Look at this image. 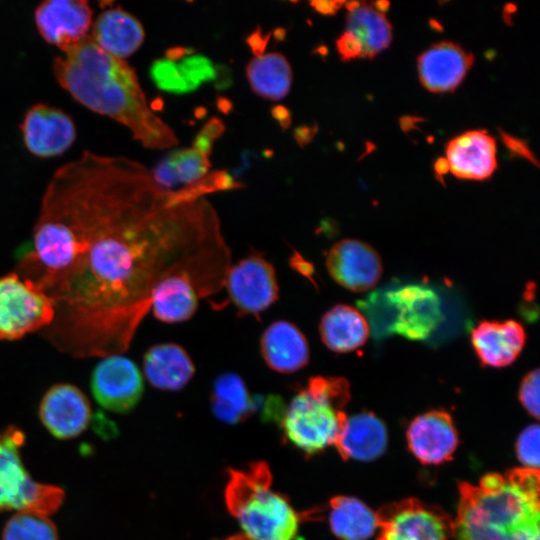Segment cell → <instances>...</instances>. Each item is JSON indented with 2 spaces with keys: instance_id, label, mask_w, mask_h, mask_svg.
<instances>
[{
  "instance_id": "6da1fadb",
  "label": "cell",
  "mask_w": 540,
  "mask_h": 540,
  "mask_svg": "<svg viewBox=\"0 0 540 540\" xmlns=\"http://www.w3.org/2000/svg\"><path fill=\"white\" fill-rule=\"evenodd\" d=\"M54 279L46 335L75 357L122 354L156 287L188 279L199 297L224 288L231 266L211 203L160 187L150 169L84 152L50 179L33 230Z\"/></svg>"
},
{
  "instance_id": "7a4b0ae2",
  "label": "cell",
  "mask_w": 540,
  "mask_h": 540,
  "mask_svg": "<svg viewBox=\"0 0 540 540\" xmlns=\"http://www.w3.org/2000/svg\"><path fill=\"white\" fill-rule=\"evenodd\" d=\"M52 69L76 101L128 128L144 147L178 145L173 129L150 108L134 69L101 49L90 35L55 58Z\"/></svg>"
},
{
  "instance_id": "3957f363",
  "label": "cell",
  "mask_w": 540,
  "mask_h": 540,
  "mask_svg": "<svg viewBox=\"0 0 540 540\" xmlns=\"http://www.w3.org/2000/svg\"><path fill=\"white\" fill-rule=\"evenodd\" d=\"M456 540H539V469L515 468L459 484Z\"/></svg>"
},
{
  "instance_id": "277c9868",
  "label": "cell",
  "mask_w": 540,
  "mask_h": 540,
  "mask_svg": "<svg viewBox=\"0 0 540 540\" xmlns=\"http://www.w3.org/2000/svg\"><path fill=\"white\" fill-rule=\"evenodd\" d=\"M272 473L263 461L230 469L224 490L229 513L249 540H295L300 515L272 488Z\"/></svg>"
},
{
  "instance_id": "5b68a950",
  "label": "cell",
  "mask_w": 540,
  "mask_h": 540,
  "mask_svg": "<svg viewBox=\"0 0 540 540\" xmlns=\"http://www.w3.org/2000/svg\"><path fill=\"white\" fill-rule=\"evenodd\" d=\"M351 398L344 377L313 376L293 396L280 419L284 437L307 455L334 445Z\"/></svg>"
},
{
  "instance_id": "8992f818",
  "label": "cell",
  "mask_w": 540,
  "mask_h": 540,
  "mask_svg": "<svg viewBox=\"0 0 540 540\" xmlns=\"http://www.w3.org/2000/svg\"><path fill=\"white\" fill-rule=\"evenodd\" d=\"M24 442L25 434L17 426L0 431V512L16 510L47 517L59 510L65 492L32 479L21 457Z\"/></svg>"
},
{
  "instance_id": "52a82bcc",
  "label": "cell",
  "mask_w": 540,
  "mask_h": 540,
  "mask_svg": "<svg viewBox=\"0 0 540 540\" xmlns=\"http://www.w3.org/2000/svg\"><path fill=\"white\" fill-rule=\"evenodd\" d=\"M55 317L52 299L16 272L0 277V340H17L48 328Z\"/></svg>"
},
{
  "instance_id": "ba28073f",
  "label": "cell",
  "mask_w": 540,
  "mask_h": 540,
  "mask_svg": "<svg viewBox=\"0 0 540 540\" xmlns=\"http://www.w3.org/2000/svg\"><path fill=\"white\" fill-rule=\"evenodd\" d=\"M376 517L378 540H447L452 536L449 515L416 498L385 505Z\"/></svg>"
},
{
  "instance_id": "9c48e42d",
  "label": "cell",
  "mask_w": 540,
  "mask_h": 540,
  "mask_svg": "<svg viewBox=\"0 0 540 540\" xmlns=\"http://www.w3.org/2000/svg\"><path fill=\"white\" fill-rule=\"evenodd\" d=\"M230 302L241 315L257 318L279 298V285L273 265L260 253L251 252L231 265L225 278Z\"/></svg>"
},
{
  "instance_id": "30bf717a",
  "label": "cell",
  "mask_w": 540,
  "mask_h": 540,
  "mask_svg": "<svg viewBox=\"0 0 540 540\" xmlns=\"http://www.w3.org/2000/svg\"><path fill=\"white\" fill-rule=\"evenodd\" d=\"M390 307L389 329L411 340L428 338L442 320L441 302L428 287L410 284L386 294Z\"/></svg>"
},
{
  "instance_id": "8fae6325",
  "label": "cell",
  "mask_w": 540,
  "mask_h": 540,
  "mask_svg": "<svg viewBox=\"0 0 540 540\" xmlns=\"http://www.w3.org/2000/svg\"><path fill=\"white\" fill-rule=\"evenodd\" d=\"M91 375V391L100 406L127 413L140 401L144 381L137 365L122 354L102 357Z\"/></svg>"
},
{
  "instance_id": "7c38bea8",
  "label": "cell",
  "mask_w": 540,
  "mask_h": 540,
  "mask_svg": "<svg viewBox=\"0 0 540 540\" xmlns=\"http://www.w3.org/2000/svg\"><path fill=\"white\" fill-rule=\"evenodd\" d=\"M325 263L332 279L353 292L371 289L378 283L383 272L377 251L357 239L336 242L327 252Z\"/></svg>"
},
{
  "instance_id": "4fadbf2b",
  "label": "cell",
  "mask_w": 540,
  "mask_h": 540,
  "mask_svg": "<svg viewBox=\"0 0 540 540\" xmlns=\"http://www.w3.org/2000/svg\"><path fill=\"white\" fill-rule=\"evenodd\" d=\"M38 413L47 431L60 440L79 436L89 426L92 416L87 396L69 383L51 386L40 401Z\"/></svg>"
},
{
  "instance_id": "5bb4252c",
  "label": "cell",
  "mask_w": 540,
  "mask_h": 540,
  "mask_svg": "<svg viewBox=\"0 0 540 540\" xmlns=\"http://www.w3.org/2000/svg\"><path fill=\"white\" fill-rule=\"evenodd\" d=\"M20 128L26 148L40 158L63 154L76 138L72 118L63 110L47 104L32 106Z\"/></svg>"
},
{
  "instance_id": "9a60e30c",
  "label": "cell",
  "mask_w": 540,
  "mask_h": 540,
  "mask_svg": "<svg viewBox=\"0 0 540 540\" xmlns=\"http://www.w3.org/2000/svg\"><path fill=\"white\" fill-rule=\"evenodd\" d=\"M93 11L83 0H47L37 6L35 23L39 34L62 52L86 36Z\"/></svg>"
},
{
  "instance_id": "2e32d148",
  "label": "cell",
  "mask_w": 540,
  "mask_h": 540,
  "mask_svg": "<svg viewBox=\"0 0 540 540\" xmlns=\"http://www.w3.org/2000/svg\"><path fill=\"white\" fill-rule=\"evenodd\" d=\"M406 436L410 451L423 464L437 465L450 460L458 445L457 429L445 410L417 416Z\"/></svg>"
},
{
  "instance_id": "e0dca14e",
  "label": "cell",
  "mask_w": 540,
  "mask_h": 540,
  "mask_svg": "<svg viewBox=\"0 0 540 540\" xmlns=\"http://www.w3.org/2000/svg\"><path fill=\"white\" fill-rule=\"evenodd\" d=\"M474 55L451 41L431 45L417 59L421 85L433 93L455 90L474 64Z\"/></svg>"
},
{
  "instance_id": "ac0fdd59",
  "label": "cell",
  "mask_w": 540,
  "mask_h": 540,
  "mask_svg": "<svg viewBox=\"0 0 540 540\" xmlns=\"http://www.w3.org/2000/svg\"><path fill=\"white\" fill-rule=\"evenodd\" d=\"M497 145L485 130L466 131L446 145L449 171L465 180L488 179L497 168Z\"/></svg>"
},
{
  "instance_id": "d6986e66",
  "label": "cell",
  "mask_w": 540,
  "mask_h": 540,
  "mask_svg": "<svg viewBox=\"0 0 540 540\" xmlns=\"http://www.w3.org/2000/svg\"><path fill=\"white\" fill-rule=\"evenodd\" d=\"M523 325L513 319L481 321L471 332L473 349L483 366L503 368L511 365L526 343Z\"/></svg>"
},
{
  "instance_id": "ffe728a7",
  "label": "cell",
  "mask_w": 540,
  "mask_h": 540,
  "mask_svg": "<svg viewBox=\"0 0 540 540\" xmlns=\"http://www.w3.org/2000/svg\"><path fill=\"white\" fill-rule=\"evenodd\" d=\"M260 352L271 370L283 374L301 370L310 359V348L304 333L287 320L274 321L263 331Z\"/></svg>"
},
{
  "instance_id": "44dd1931",
  "label": "cell",
  "mask_w": 540,
  "mask_h": 540,
  "mask_svg": "<svg viewBox=\"0 0 540 540\" xmlns=\"http://www.w3.org/2000/svg\"><path fill=\"white\" fill-rule=\"evenodd\" d=\"M143 371L153 387L178 391L194 376L195 365L181 345L159 343L151 346L144 354Z\"/></svg>"
},
{
  "instance_id": "7402d4cb",
  "label": "cell",
  "mask_w": 540,
  "mask_h": 540,
  "mask_svg": "<svg viewBox=\"0 0 540 540\" xmlns=\"http://www.w3.org/2000/svg\"><path fill=\"white\" fill-rule=\"evenodd\" d=\"M334 446L345 460L371 461L385 451L387 430L373 413H358L347 417Z\"/></svg>"
},
{
  "instance_id": "603a6c76",
  "label": "cell",
  "mask_w": 540,
  "mask_h": 540,
  "mask_svg": "<svg viewBox=\"0 0 540 540\" xmlns=\"http://www.w3.org/2000/svg\"><path fill=\"white\" fill-rule=\"evenodd\" d=\"M90 37L105 52L124 60L140 48L145 32L137 18L117 7L98 16Z\"/></svg>"
},
{
  "instance_id": "cb8c5ba5",
  "label": "cell",
  "mask_w": 540,
  "mask_h": 540,
  "mask_svg": "<svg viewBox=\"0 0 540 540\" xmlns=\"http://www.w3.org/2000/svg\"><path fill=\"white\" fill-rule=\"evenodd\" d=\"M319 334L323 344L332 352L349 353L365 345L370 331L359 310L347 304H336L323 314Z\"/></svg>"
},
{
  "instance_id": "d4e9b609",
  "label": "cell",
  "mask_w": 540,
  "mask_h": 540,
  "mask_svg": "<svg viewBox=\"0 0 540 540\" xmlns=\"http://www.w3.org/2000/svg\"><path fill=\"white\" fill-rule=\"evenodd\" d=\"M345 32L360 44L362 58L372 59L388 48L392 41V26L384 13L370 3L351 1L346 3Z\"/></svg>"
},
{
  "instance_id": "484cf974",
  "label": "cell",
  "mask_w": 540,
  "mask_h": 540,
  "mask_svg": "<svg viewBox=\"0 0 540 540\" xmlns=\"http://www.w3.org/2000/svg\"><path fill=\"white\" fill-rule=\"evenodd\" d=\"M246 77L256 95L279 101L290 92L293 73L289 61L283 54L269 52L259 54L248 62Z\"/></svg>"
},
{
  "instance_id": "4316f807",
  "label": "cell",
  "mask_w": 540,
  "mask_h": 540,
  "mask_svg": "<svg viewBox=\"0 0 540 540\" xmlns=\"http://www.w3.org/2000/svg\"><path fill=\"white\" fill-rule=\"evenodd\" d=\"M254 399L242 377L234 372H225L216 377L212 386L211 408L213 414L223 422L236 424L244 421L257 409Z\"/></svg>"
},
{
  "instance_id": "83f0119b",
  "label": "cell",
  "mask_w": 540,
  "mask_h": 540,
  "mask_svg": "<svg viewBox=\"0 0 540 540\" xmlns=\"http://www.w3.org/2000/svg\"><path fill=\"white\" fill-rule=\"evenodd\" d=\"M199 295L192 283L179 276L163 280L155 289L150 310L165 323L189 320L198 308Z\"/></svg>"
},
{
  "instance_id": "f1b7e54d",
  "label": "cell",
  "mask_w": 540,
  "mask_h": 540,
  "mask_svg": "<svg viewBox=\"0 0 540 540\" xmlns=\"http://www.w3.org/2000/svg\"><path fill=\"white\" fill-rule=\"evenodd\" d=\"M210 167L209 155L191 147L171 151L150 171L160 187L175 190L201 179Z\"/></svg>"
},
{
  "instance_id": "f546056e",
  "label": "cell",
  "mask_w": 540,
  "mask_h": 540,
  "mask_svg": "<svg viewBox=\"0 0 540 540\" xmlns=\"http://www.w3.org/2000/svg\"><path fill=\"white\" fill-rule=\"evenodd\" d=\"M329 524L342 540H367L377 529V517L366 504L350 496H336L330 502Z\"/></svg>"
},
{
  "instance_id": "4dcf8cb0",
  "label": "cell",
  "mask_w": 540,
  "mask_h": 540,
  "mask_svg": "<svg viewBox=\"0 0 540 540\" xmlns=\"http://www.w3.org/2000/svg\"><path fill=\"white\" fill-rule=\"evenodd\" d=\"M2 540H59V536L48 517L19 511L6 522Z\"/></svg>"
},
{
  "instance_id": "1f68e13d",
  "label": "cell",
  "mask_w": 540,
  "mask_h": 540,
  "mask_svg": "<svg viewBox=\"0 0 540 540\" xmlns=\"http://www.w3.org/2000/svg\"><path fill=\"white\" fill-rule=\"evenodd\" d=\"M539 426L532 424L526 427L518 437L516 452L525 468H539Z\"/></svg>"
},
{
  "instance_id": "d6a6232c",
  "label": "cell",
  "mask_w": 540,
  "mask_h": 540,
  "mask_svg": "<svg viewBox=\"0 0 540 540\" xmlns=\"http://www.w3.org/2000/svg\"><path fill=\"white\" fill-rule=\"evenodd\" d=\"M539 369L529 371L522 379L518 397L525 410L534 418H539Z\"/></svg>"
},
{
  "instance_id": "836d02e7",
  "label": "cell",
  "mask_w": 540,
  "mask_h": 540,
  "mask_svg": "<svg viewBox=\"0 0 540 540\" xmlns=\"http://www.w3.org/2000/svg\"><path fill=\"white\" fill-rule=\"evenodd\" d=\"M223 130L224 125L220 120L209 121L197 135L193 147L209 155L212 151L213 141L220 136Z\"/></svg>"
},
{
  "instance_id": "e575fe53",
  "label": "cell",
  "mask_w": 540,
  "mask_h": 540,
  "mask_svg": "<svg viewBox=\"0 0 540 540\" xmlns=\"http://www.w3.org/2000/svg\"><path fill=\"white\" fill-rule=\"evenodd\" d=\"M337 51L343 61L362 58V49L358 41L348 32H343L336 41Z\"/></svg>"
},
{
  "instance_id": "d590c367",
  "label": "cell",
  "mask_w": 540,
  "mask_h": 540,
  "mask_svg": "<svg viewBox=\"0 0 540 540\" xmlns=\"http://www.w3.org/2000/svg\"><path fill=\"white\" fill-rule=\"evenodd\" d=\"M502 142L504 143L505 147L514 155L522 157L531 163L538 166L537 159L534 157L532 151L528 147V145L524 142V140L514 137L508 133H505L504 131H500Z\"/></svg>"
},
{
  "instance_id": "8d00e7d4",
  "label": "cell",
  "mask_w": 540,
  "mask_h": 540,
  "mask_svg": "<svg viewBox=\"0 0 540 540\" xmlns=\"http://www.w3.org/2000/svg\"><path fill=\"white\" fill-rule=\"evenodd\" d=\"M345 2L340 1H314L311 6L319 13L324 15H332L344 5Z\"/></svg>"
},
{
  "instance_id": "74e56055",
  "label": "cell",
  "mask_w": 540,
  "mask_h": 540,
  "mask_svg": "<svg viewBox=\"0 0 540 540\" xmlns=\"http://www.w3.org/2000/svg\"><path fill=\"white\" fill-rule=\"evenodd\" d=\"M435 171L437 175H443L449 171V166L445 158H440L436 161Z\"/></svg>"
},
{
  "instance_id": "f35d334b",
  "label": "cell",
  "mask_w": 540,
  "mask_h": 540,
  "mask_svg": "<svg viewBox=\"0 0 540 540\" xmlns=\"http://www.w3.org/2000/svg\"><path fill=\"white\" fill-rule=\"evenodd\" d=\"M223 540H249V539L246 538L244 535H235V536H231L229 538L223 539Z\"/></svg>"
}]
</instances>
